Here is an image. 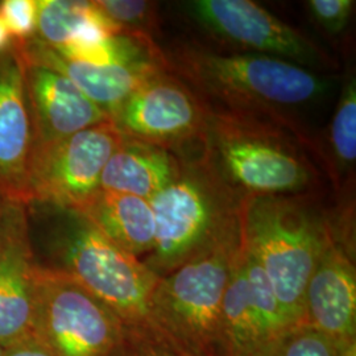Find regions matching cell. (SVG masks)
<instances>
[{"instance_id":"1","label":"cell","mask_w":356,"mask_h":356,"mask_svg":"<svg viewBox=\"0 0 356 356\" xmlns=\"http://www.w3.org/2000/svg\"><path fill=\"white\" fill-rule=\"evenodd\" d=\"M28 219L38 267L76 281L110 307L128 332L173 347L153 321L151 302L160 277L143 260L118 247L76 210L29 204Z\"/></svg>"},{"instance_id":"2","label":"cell","mask_w":356,"mask_h":356,"mask_svg":"<svg viewBox=\"0 0 356 356\" xmlns=\"http://www.w3.org/2000/svg\"><path fill=\"white\" fill-rule=\"evenodd\" d=\"M166 69L210 107L261 115L314 139L291 114L329 89V78L304 66L256 53H220L197 42L164 51Z\"/></svg>"},{"instance_id":"3","label":"cell","mask_w":356,"mask_h":356,"mask_svg":"<svg viewBox=\"0 0 356 356\" xmlns=\"http://www.w3.org/2000/svg\"><path fill=\"white\" fill-rule=\"evenodd\" d=\"M207 107L204 159L241 200L322 194L318 140L261 115Z\"/></svg>"},{"instance_id":"4","label":"cell","mask_w":356,"mask_h":356,"mask_svg":"<svg viewBox=\"0 0 356 356\" xmlns=\"http://www.w3.org/2000/svg\"><path fill=\"white\" fill-rule=\"evenodd\" d=\"M322 194L243 198V247L263 268L291 326L302 325L304 294L330 238Z\"/></svg>"},{"instance_id":"5","label":"cell","mask_w":356,"mask_h":356,"mask_svg":"<svg viewBox=\"0 0 356 356\" xmlns=\"http://www.w3.org/2000/svg\"><path fill=\"white\" fill-rule=\"evenodd\" d=\"M181 159L179 176L149 201L156 234L143 263L159 277L241 231L242 200L207 163L204 149Z\"/></svg>"},{"instance_id":"6","label":"cell","mask_w":356,"mask_h":356,"mask_svg":"<svg viewBox=\"0 0 356 356\" xmlns=\"http://www.w3.org/2000/svg\"><path fill=\"white\" fill-rule=\"evenodd\" d=\"M242 245L241 229L157 282L151 302L153 321L181 354L223 356L222 302Z\"/></svg>"},{"instance_id":"7","label":"cell","mask_w":356,"mask_h":356,"mask_svg":"<svg viewBox=\"0 0 356 356\" xmlns=\"http://www.w3.org/2000/svg\"><path fill=\"white\" fill-rule=\"evenodd\" d=\"M127 329L114 312L63 273L38 267L32 337L53 356H113Z\"/></svg>"},{"instance_id":"8","label":"cell","mask_w":356,"mask_h":356,"mask_svg":"<svg viewBox=\"0 0 356 356\" xmlns=\"http://www.w3.org/2000/svg\"><path fill=\"white\" fill-rule=\"evenodd\" d=\"M209 107L168 69L151 76L115 111L126 139L163 147L178 156L202 152Z\"/></svg>"},{"instance_id":"9","label":"cell","mask_w":356,"mask_h":356,"mask_svg":"<svg viewBox=\"0 0 356 356\" xmlns=\"http://www.w3.org/2000/svg\"><path fill=\"white\" fill-rule=\"evenodd\" d=\"M111 119L35 148L28 204L79 210L101 189L104 166L123 143Z\"/></svg>"},{"instance_id":"10","label":"cell","mask_w":356,"mask_h":356,"mask_svg":"<svg viewBox=\"0 0 356 356\" xmlns=\"http://www.w3.org/2000/svg\"><path fill=\"white\" fill-rule=\"evenodd\" d=\"M186 7L213 38L242 53L280 58L313 72L337 67L318 44L254 1L193 0Z\"/></svg>"},{"instance_id":"11","label":"cell","mask_w":356,"mask_h":356,"mask_svg":"<svg viewBox=\"0 0 356 356\" xmlns=\"http://www.w3.org/2000/svg\"><path fill=\"white\" fill-rule=\"evenodd\" d=\"M36 275L28 204L7 201L0 227V344L6 348L32 335Z\"/></svg>"},{"instance_id":"12","label":"cell","mask_w":356,"mask_h":356,"mask_svg":"<svg viewBox=\"0 0 356 356\" xmlns=\"http://www.w3.org/2000/svg\"><path fill=\"white\" fill-rule=\"evenodd\" d=\"M35 145L23 58L15 45L0 56V194L4 200L28 204Z\"/></svg>"},{"instance_id":"13","label":"cell","mask_w":356,"mask_h":356,"mask_svg":"<svg viewBox=\"0 0 356 356\" xmlns=\"http://www.w3.org/2000/svg\"><path fill=\"white\" fill-rule=\"evenodd\" d=\"M17 47V45H16ZM24 85L35 129V148L61 140L110 119L60 72L26 57Z\"/></svg>"},{"instance_id":"14","label":"cell","mask_w":356,"mask_h":356,"mask_svg":"<svg viewBox=\"0 0 356 356\" xmlns=\"http://www.w3.org/2000/svg\"><path fill=\"white\" fill-rule=\"evenodd\" d=\"M302 323L332 343L356 338L355 254L330 238L306 285Z\"/></svg>"},{"instance_id":"15","label":"cell","mask_w":356,"mask_h":356,"mask_svg":"<svg viewBox=\"0 0 356 356\" xmlns=\"http://www.w3.org/2000/svg\"><path fill=\"white\" fill-rule=\"evenodd\" d=\"M26 57L47 65L67 76L89 99L111 116L151 76L166 70V63L127 65L82 64L66 60L36 38L16 44Z\"/></svg>"},{"instance_id":"16","label":"cell","mask_w":356,"mask_h":356,"mask_svg":"<svg viewBox=\"0 0 356 356\" xmlns=\"http://www.w3.org/2000/svg\"><path fill=\"white\" fill-rule=\"evenodd\" d=\"M182 159L169 149L123 139L104 166L101 189L151 201L179 176Z\"/></svg>"},{"instance_id":"17","label":"cell","mask_w":356,"mask_h":356,"mask_svg":"<svg viewBox=\"0 0 356 356\" xmlns=\"http://www.w3.org/2000/svg\"><path fill=\"white\" fill-rule=\"evenodd\" d=\"M76 211L128 254L143 260L152 252L156 223L149 201L99 189Z\"/></svg>"},{"instance_id":"18","label":"cell","mask_w":356,"mask_h":356,"mask_svg":"<svg viewBox=\"0 0 356 356\" xmlns=\"http://www.w3.org/2000/svg\"><path fill=\"white\" fill-rule=\"evenodd\" d=\"M319 165L330 179L339 207L355 206L356 81L348 73L327 129L318 141Z\"/></svg>"},{"instance_id":"19","label":"cell","mask_w":356,"mask_h":356,"mask_svg":"<svg viewBox=\"0 0 356 356\" xmlns=\"http://www.w3.org/2000/svg\"><path fill=\"white\" fill-rule=\"evenodd\" d=\"M242 251L229 276L222 302V353L223 356H269L279 341L268 334L252 304L243 269Z\"/></svg>"},{"instance_id":"20","label":"cell","mask_w":356,"mask_h":356,"mask_svg":"<svg viewBox=\"0 0 356 356\" xmlns=\"http://www.w3.org/2000/svg\"><path fill=\"white\" fill-rule=\"evenodd\" d=\"M98 13L94 1L38 0L36 40L49 48L70 42Z\"/></svg>"},{"instance_id":"21","label":"cell","mask_w":356,"mask_h":356,"mask_svg":"<svg viewBox=\"0 0 356 356\" xmlns=\"http://www.w3.org/2000/svg\"><path fill=\"white\" fill-rule=\"evenodd\" d=\"M94 3L122 33L154 40V33L160 26L157 3L145 0H97Z\"/></svg>"},{"instance_id":"22","label":"cell","mask_w":356,"mask_h":356,"mask_svg":"<svg viewBox=\"0 0 356 356\" xmlns=\"http://www.w3.org/2000/svg\"><path fill=\"white\" fill-rule=\"evenodd\" d=\"M334 346L327 337L309 325H297L286 331L269 356H332Z\"/></svg>"},{"instance_id":"23","label":"cell","mask_w":356,"mask_h":356,"mask_svg":"<svg viewBox=\"0 0 356 356\" xmlns=\"http://www.w3.org/2000/svg\"><path fill=\"white\" fill-rule=\"evenodd\" d=\"M0 17L16 44L36 38L38 0H4L0 3Z\"/></svg>"},{"instance_id":"24","label":"cell","mask_w":356,"mask_h":356,"mask_svg":"<svg viewBox=\"0 0 356 356\" xmlns=\"http://www.w3.org/2000/svg\"><path fill=\"white\" fill-rule=\"evenodd\" d=\"M354 0H310L307 8L314 20L329 35H339L350 22Z\"/></svg>"},{"instance_id":"25","label":"cell","mask_w":356,"mask_h":356,"mask_svg":"<svg viewBox=\"0 0 356 356\" xmlns=\"http://www.w3.org/2000/svg\"><path fill=\"white\" fill-rule=\"evenodd\" d=\"M113 356H185L168 344L128 332Z\"/></svg>"},{"instance_id":"26","label":"cell","mask_w":356,"mask_h":356,"mask_svg":"<svg viewBox=\"0 0 356 356\" xmlns=\"http://www.w3.org/2000/svg\"><path fill=\"white\" fill-rule=\"evenodd\" d=\"M4 356H53L51 353L38 342L35 337H28L26 339L13 344L6 348Z\"/></svg>"},{"instance_id":"27","label":"cell","mask_w":356,"mask_h":356,"mask_svg":"<svg viewBox=\"0 0 356 356\" xmlns=\"http://www.w3.org/2000/svg\"><path fill=\"white\" fill-rule=\"evenodd\" d=\"M16 42L13 41V36L10 35L3 19L0 17V56L6 54L7 51H13Z\"/></svg>"},{"instance_id":"28","label":"cell","mask_w":356,"mask_h":356,"mask_svg":"<svg viewBox=\"0 0 356 356\" xmlns=\"http://www.w3.org/2000/svg\"><path fill=\"white\" fill-rule=\"evenodd\" d=\"M334 346V355L332 356H356V338L355 339H346L341 342L332 343Z\"/></svg>"},{"instance_id":"29","label":"cell","mask_w":356,"mask_h":356,"mask_svg":"<svg viewBox=\"0 0 356 356\" xmlns=\"http://www.w3.org/2000/svg\"><path fill=\"white\" fill-rule=\"evenodd\" d=\"M7 200L3 198V195L0 194V227H1V220H3V214H4V207H6Z\"/></svg>"},{"instance_id":"30","label":"cell","mask_w":356,"mask_h":356,"mask_svg":"<svg viewBox=\"0 0 356 356\" xmlns=\"http://www.w3.org/2000/svg\"><path fill=\"white\" fill-rule=\"evenodd\" d=\"M4 354H6V347L0 344V356H4Z\"/></svg>"}]
</instances>
